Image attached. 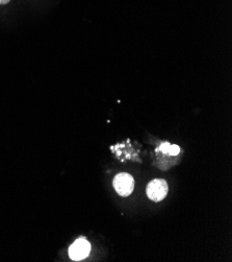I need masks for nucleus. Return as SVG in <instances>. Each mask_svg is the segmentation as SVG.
<instances>
[{
    "label": "nucleus",
    "instance_id": "obj_1",
    "mask_svg": "<svg viewBox=\"0 0 232 262\" xmlns=\"http://www.w3.org/2000/svg\"><path fill=\"white\" fill-rule=\"evenodd\" d=\"M113 185L120 196H128L135 189V180L132 174L121 172L115 177Z\"/></svg>",
    "mask_w": 232,
    "mask_h": 262
},
{
    "label": "nucleus",
    "instance_id": "obj_2",
    "mask_svg": "<svg viewBox=\"0 0 232 262\" xmlns=\"http://www.w3.org/2000/svg\"><path fill=\"white\" fill-rule=\"evenodd\" d=\"M169 192L168 183L163 179H156L148 183L146 193L152 202L163 201Z\"/></svg>",
    "mask_w": 232,
    "mask_h": 262
},
{
    "label": "nucleus",
    "instance_id": "obj_3",
    "mask_svg": "<svg viewBox=\"0 0 232 262\" xmlns=\"http://www.w3.org/2000/svg\"><path fill=\"white\" fill-rule=\"evenodd\" d=\"M91 252V244L85 238L81 237L75 241L69 248V256L73 261H81L87 258Z\"/></svg>",
    "mask_w": 232,
    "mask_h": 262
},
{
    "label": "nucleus",
    "instance_id": "obj_4",
    "mask_svg": "<svg viewBox=\"0 0 232 262\" xmlns=\"http://www.w3.org/2000/svg\"><path fill=\"white\" fill-rule=\"evenodd\" d=\"M158 150H162L166 154H169L170 156H177L180 151V147L176 144H170L169 142H164Z\"/></svg>",
    "mask_w": 232,
    "mask_h": 262
},
{
    "label": "nucleus",
    "instance_id": "obj_5",
    "mask_svg": "<svg viewBox=\"0 0 232 262\" xmlns=\"http://www.w3.org/2000/svg\"><path fill=\"white\" fill-rule=\"evenodd\" d=\"M11 2V0H0V5H8L9 3Z\"/></svg>",
    "mask_w": 232,
    "mask_h": 262
}]
</instances>
